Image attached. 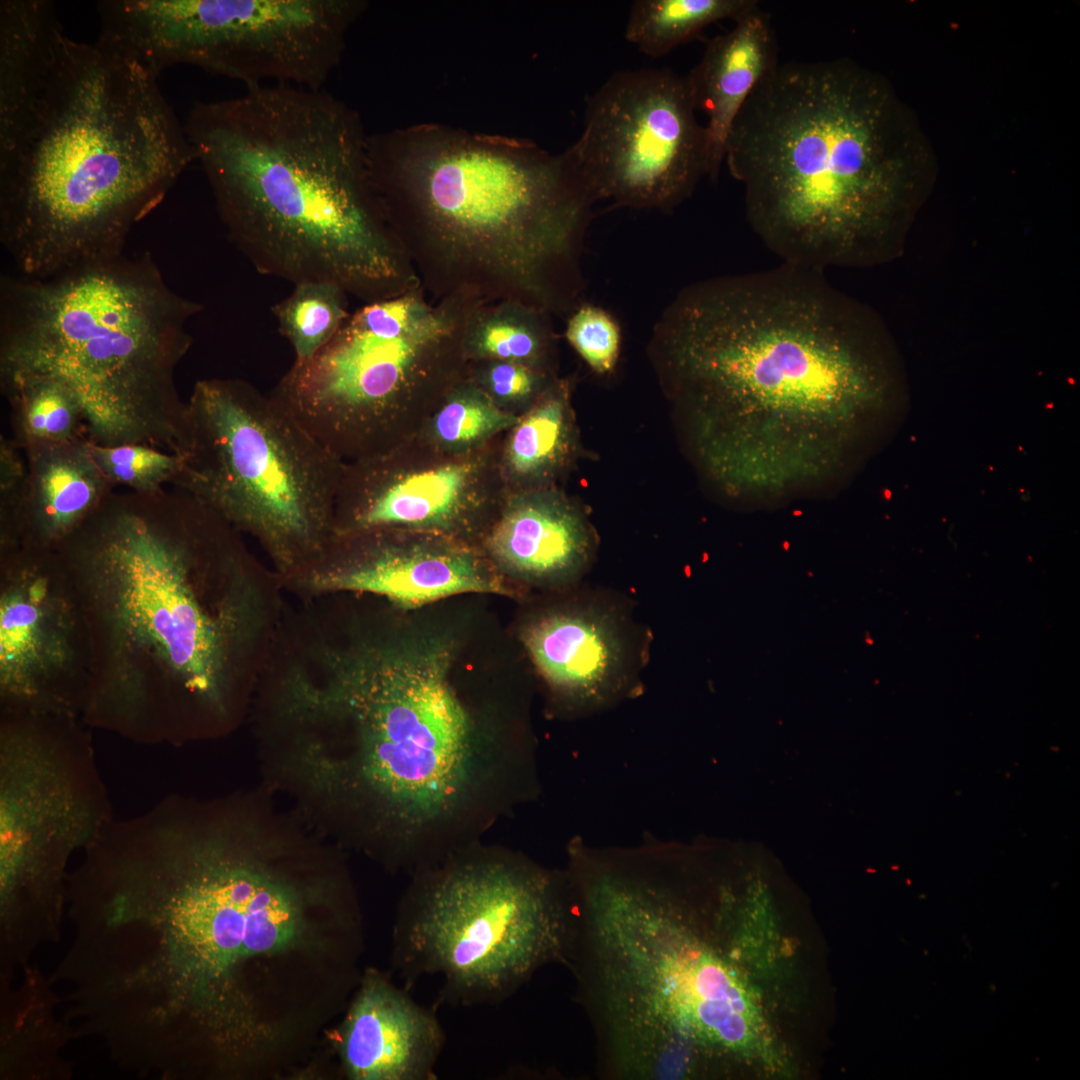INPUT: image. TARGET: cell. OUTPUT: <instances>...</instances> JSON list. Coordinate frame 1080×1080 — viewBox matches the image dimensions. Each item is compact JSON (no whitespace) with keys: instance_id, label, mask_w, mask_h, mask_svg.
I'll return each mask as SVG.
<instances>
[{"instance_id":"obj_1","label":"cell","mask_w":1080,"mask_h":1080,"mask_svg":"<svg viewBox=\"0 0 1080 1080\" xmlns=\"http://www.w3.org/2000/svg\"><path fill=\"white\" fill-rule=\"evenodd\" d=\"M127 864V891L166 923L184 1041L233 1080L317 1078L364 970L342 859L165 804L140 821Z\"/></svg>"},{"instance_id":"obj_2","label":"cell","mask_w":1080,"mask_h":1080,"mask_svg":"<svg viewBox=\"0 0 1080 1080\" xmlns=\"http://www.w3.org/2000/svg\"><path fill=\"white\" fill-rule=\"evenodd\" d=\"M648 354L699 469L735 499L841 477L907 397L881 315L824 272L787 263L685 287Z\"/></svg>"},{"instance_id":"obj_3","label":"cell","mask_w":1080,"mask_h":1080,"mask_svg":"<svg viewBox=\"0 0 1080 1080\" xmlns=\"http://www.w3.org/2000/svg\"><path fill=\"white\" fill-rule=\"evenodd\" d=\"M453 642L370 640L322 652L285 681L281 771L363 846L411 872L468 847L461 834L537 790L530 738L479 722L452 678Z\"/></svg>"},{"instance_id":"obj_4","label":"cell","mask_w":1080,"mask_h":1080,"mask_svg":"<svg viewBox=\"0 0 1080 1080\" xmlns=\"http://www.w3.org/2000/svg\"><path fill=\"white\" fill-rule=\"evenodd\" d=\"M158 75L61 31L0 95V240L21 276L119 256L196 160Z\"/></svg>"},{"instance_id":"obj_5","label":"cell","mask_w":1080,"mask_h":1080,"mask_svg":"<svg viewBox=\"0 0 1080 1080\" xmlns=\"http://www.w3.org/2000/svg\"><path fill=\"white\" fill-rule=\"evenodd\" d=\"M724 160L761 241L822 272L899 258L937 175L914 112L847 59L778 64L738 113Z\"/></svg>"},{"instance_id":"obj_6","label":"cell","mask_w":1080,"mask_h":1080,"mask_svg":"<svg viewBox=\"0 0 1080 1080\" xmlns=\"http://www.w3.org/2000/svg\"><path fill=\"white\" fill-rule=\"evenodd\" d=\"M56 551L87 631L91 723L157 741L171 688L222 709L235 614L206 584L245 558L228 522L176 487L113 491Z\"/></svg>"},{"instance_id":"obj_7","label":"cell","mask_w":1080,"mask_h":1080,"mask_svg":"<svg viewBox=\"0 0 1080 1080\" xmlns=\"http://www.w3.org/2000/svg\"><path fill=\"white\" fill-rule=\"evenodd\" d=\"M184 127L229 238L259 273L371 302L401 292L355 110L322 88L263 84L196 102Z\"/></svg>"},{"instance_id":"obj_8","label":"cell","mask_w":1080,"mask_h":1080,"mask_svg":"<svg viewBox=\"0 0 1080 1080\" xmlns=\"http://www.w3.org/2000/svg\"><path fill=\"white\" fill-rule=\"evenodd\" d=\"M370 181L394 232L415 222L496 270L512 301L570 314L601 200L571 146L420 124L368 135Z\"/></svg>"},{"instance_id":"obj_9","label":"cell","mask_w":1080,"mask_h":1080,"mask_svg":"<svg viewBox=\"0 0 1080 1080\" xmlns=\"http://www.w3.org/2000/svg\"><path fill=\"white\" fill-rule=\"evenodd\" d=\"M202 305L174 292L148 254L44 279L0 282V377L54 378L80 399L88 440L181 454L187 405L175 374Z\"/></svg>"},{"instance_id":"obj_10","label":"cell","mask_w":1080,"mask_h":1080,"mask_svg":"<svg viewBox=\"0 0 1080 1080\" xmlns=\"http://www.w3.org/2000/svg\"><path fill=\"white\" fill-rule=\"evenodd\" d=\"M572 913L566 871L478 845L413 873L393 922L392 970L410 989L440 981V1003L496 1005L541 967L565 963Z\"/></svg>"},{"instance_id":"obj_11","label":"cell","mask_w":1080,"mask_h":1080,"mask_svg":"<svg viewBox=\"0 0 1080 1080\" xmlns=\"http://www.w3.org/2000/svg\"><path fill=\"white\" fill-rule=\"evenodd\" d=\"M186 405L173 487L254 536L282 570L308 569L333 537L343 460L245 380H199Z\"/></svg>"},{"instance_id":"obj_12","label":"cell","mask_w":1080,"mask_h":1080,"mask_svg":"<svg viewBox=\"0 0 1080 1080\" xmlns=\"http://www.w3.org/2000/svg\"><path fill=\"white\" fill-rule=\"evenodd\" d=\"M359 0H104L99 38L159 75L187 64L244 82L320 89Z\"/></svg>"},{"instance_id":"obj_13","label":"cell","mask_w":1080,"mask_h":1080,"mask_svg":"<svg viewBox=\"0 0 1080 1080\" xmlns=\"http://www.w3.org/2000/svg\"><path fill=\"white\" fill-rule=\"evenodd\" d=\"M451 327L410 294L370 302L271 394L341 460L382 454L421 357Z\"/></svg>"},{"instance_id":"obj_14","label":"cell","mask_w":1080,"mask_h":1080,"mask_svg":"<svg viewBox=\"0 0 1080 1080\" xmlns=\"http://www.w3.org/2000/svg\"><path fill=\"white\" fill-rule=\"evenodd\" d=\"M7 714V713H6ZM0 738V857L5 897L112 822L92 748L74 715L8 712Z\"/></svg>"},{"instance_id":"obj_15","label":"cell","mask_w":1080,"mask_h":1080,"mask_svg":"<svg viewBox=\"0 0 1080 1080\" xmlns=\"http://www.w3.org/2000/svg\"><path fill=\"white\" fill-rule=\"evenodd\" d=\"M571 147L601 200L616 206L669 213L707 175L705 126L686 76L666 68L611 76Z\"/></svg>"},{"instance_id":"obj_16","label":"cell","mask_w":1080,"mask_h":1080,"mask_svg":"<svg viewBox=\"0 0 1080 1080\" xmlns=\"http://www.w3.org/2000/svg\"><path fill=\"white\" fill-rule=\"evenodd\" d=\"M0 691L6 711L67 713L82 706L89 668L80 605L55 550L1 551ZM90 658V654H89Z\"/></svg>"},{"instance_id":"obj_17","label":"cell","mask_w":1080,"mask_h":1080,"mask_svg":"<svg viewBox=\"0 0 1080 1080\" xmlns=\"http://www.w3.org/2000/svg\"><path fill=\"white\" fill-rule=\"evenodd\" d=\"M564 592L519 637L559 714L586 718L641 692L652 633L621 593L584 582Z\"/></svg>"},{"instance_id":"obj_18","label":"cell","mask_w":1080,"mask_h":1080,"mask_svg":"<svg viewBox=\"0 0 1080 1080\" xmlns=\"http://www.w3.org/2000/svg\"><path fill=\"white\" fill-rule=\"evenodd\" d=\"M307 570L319 589L373 593L405 608L462 593L516 592L468 550L406 545L380 536L367 541H357L352 535L333 536Z\"/></svg>"},{"instance_id":"obj_19","label":"cell","mask_w":1080,"mask_h":1080,"mask_svg":"<svg viewBox=\"0 0 1080 1080\" xmlns=\"http://www.w3.org/2000/svg\"><path fill=\"white\" fill-rule=\"evenodd\" d=\"M332 1039L349 1080H435L446 1043L435 1011L375 967L364 968Z\"/></svg>"},{"instance_id":"obj_20","label":"cell","mask_w":1080,"mask_h":1080,"mask_svg":"<svg viewBox=\"0 0 1080 1080\" xmlns=\"http://www.w3.org/2000/svg\"><path fill=\"white\" fill-rule=\"evenodd\" d=\"M599 538L587 512L560 494L516 498L493 529L488 546L510 575L534 586L564 589L581 583Z\"/></svg>"},{"instance_id":"obj_21","label":"cell","mask_w":1080,"mask_h":1080,"mask_svg":"<svg viewBox=\"0 0 1080 1080\" xmlns=\"http://www.w3.org/2000/svg\"><path fill=\"white\" fill-rule=\"evenodd\" d=\"M778 65L769 17L759 7L713 38L686 76L697 110L707 117V176L716 179L734 121L754 88Z\"/></svg>"},{"instance_id":"obj_22","label":"cell","mask_w":1080,"mask_h":1080,"mask_svg":"<svg viewBox=\"0 0 1080 1080\" xmlns=\"http://www.w3.org/2000/svg\"><path fill=\"white\" fill-rule=\"evenodd\" d=\"M24 453L28 485L17 548L55 550L114 491V485L94 461L87 439L34 446Z\"/></svg>"},{"instance_id":"obj_23","label":"cell","mask_w":1080,"mask_h":1080,"mask_svg":"<svg viewBox=\"0 0 1080 1080\" xmlns=\"http://www.w3.org/2000/svg\"><path fill=\"white\" fill-rule=\"evenodd\" d=\"M10 405L13 440L27 448L88 440L84 407L64 383L47 376L0 377Z\"/></svg>"},{"instance_id":"obj_24","label":"cell","mask_w":1080,"mask_h":1080,"mask_svg":"<svg viewBox=\"0 0 1080 1080\" xmlns=\"http://www.w3.org/2000/svg\"><path fill=\"white\" fill-rule=\"evenodd\" d=\"M570 382H553L513 426L506 459L522 481H540L568 464L577 438L570 406Z\"/></svg>"},{"instance_id":"obj_25","label":"cell","mask_w":1080,"mask_h":1080,"mask_svg":"<svg viewBox=\"0 0 1080 1080\" xmlns=\"http://www.w3.org/2000/svg\"><path fill=\"white\" fill-rule=\"evenodd\" d=\"M756 8L753 0H637L625 37L644 54L660 57L708 25L724 19L736 22Z\"/></svg>"},{"instance_id":"obj_26","label":"cell","mask_w":1080,"mask_h":1080,"mask_svg":"<svg viewBox=\"0 0 1080 1080\" xmlns=\"http://www.w3.org/2000/svg\"><path fill=\"white\" fill-rule=\"evenodd\" d=\"M281 335L294 351V362L317 354L350 317L346 292L330 282L306 281L272 307Z\"/></svg>"},{"instance_id":"obj_27","label":"cell","mask_w":1080,"mask_h":1080,"mask_svg":"<svg viewBox=\"0 0 1080 1080\" xmlns=\"http://www.w3.org/2000/svg\"><path fill=\"white\" fill-rule=\"evenodd\" d=\"M548 317L544 310L513 301L496 317L482 322L475 334L476 344L487 356L546 371L555 343Z\"/></svg>"},{"instance_id":"obj_28","label":"cell","mask_w":1080,"mask_h":1080,"mask_svg":"<svg viewBox=\"0 0 1080 1080\" xmlns=\"http://www.w3.org/2000/svg\"><path fill=\"white\" fill-rule=\"evenodd\" d=\"M90 453L115 486L123 485L132 492L153 494L173 483L181 463L178 454L141 443L104 446L88 440Z\"/></svg>"},{"instance_id":"obj_29","label":"cell","mask_w":1080,"mask_h":1080,"mask_svg":"<svg viewBox=\"0 0 1080 1080\" xmlns=\"http://www.w3.org/2000/svg\"><path fill=\"white\" fill-rule=\"evenodd\" d=\"M565 337L597 375L614 372L621 352L622 332L606 309L584 301L568 315Z\"/></svg>"},{"instance_id":"obj_30","label":"cell","mask_w":1080,"mask_h":1080,"mask_svg":"<svg viewBox=\"0 0 1080 1080\" xmlns=\"http://www.w3.org/2000/svg\"><path fill=\"white\" fill-rule=\"evenodd\" d=\"M519 418L482 399L460 397L439 411L434 429L437 437L447 444H466L514 426Z\"/></svg>"},{"instance_id":"obj_31","label":"cell","mask_w":1080,"mask_h":1080,"mask_svg":"<svg viewBox=\"0 0 1080 1080\" xmlns=\"http://www.w3.org/2000/svg\"><path fill=\"white\" fill-rule=\"evenodd\" d=\"M13 439L0 438V546L1 551L17 548L19 522L27 494L26 458Z\"/></svg>"},{"instance_id":"obj_32","label":"cell","mask_w":1080,"mask_h":1080,"mask_svg":"<svg viewBox=\"0 0 1080 1080\" xmlns=\"http://www.w3.org/2000/svg\"><path fill=\"white\" fill-rule=\"evenodd\" d=\"M487 379L496 397L514 403L539 398L553 383L545 370L500 360L490 368Z\"/></svg>"}]
</instances>
